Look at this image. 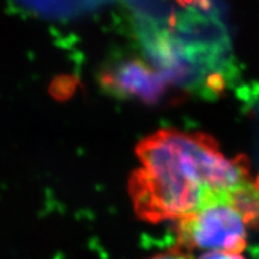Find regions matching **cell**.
Listing matches in <instances>:
<instances>
[{"label": "cell", "mask_w": 259, "mask_h": 259, "mask_svg": "<svg viewBox=\"0 0 259 259\" xmlns=\"http://www.w3.org/2000/svg\"><path fill=\"white\" fill-rule=\"evenodd\" d=\"M136 155L139 166L128 190L145 221H179L223 200L259 206V185L246 164L226 156L208 136L160 130L137 145Z\"/></svg>", "instance_id": "1"}, {"label": "cell", "mask_w": 259, "mask_h": 259, "mask_svg": "<svg viewBox=\"0 0 259 259\" xmlns=\"http://www.w3.org/2000/svg\"><path fill=\"white\" fill-rule=\"evenodd\" d=\"M210 10L211 6H187L169 19L168 27H147L142 41L151 65L176 88L218 96L227 85L233 65L228 32Z\"/></svg>", "instance_id": "2"}, {"label": "cell", "mask_w": 259, "mask_h": 259, "mask_svg": "<svg viewBox=\"0 0 259 259\" xmlns=\"http://www.w3.org/2000/svg\"><path fill=\"white\" fill-rule=\"evenodd\" d=\"M257 219L245 204L223 200L204 206L178 221V239L181 245L206 252H241L250 227Z\"/></svg>", "instance_id": "3"}, {"label": "cell", "mask_w": 259, "mask_h": 259, "mask_svg": "<svg viewBox=\"0 0 259 259\" xmlns=\"http://www.w3.org/2000/svg\"><path fill=\"white\" fill-rule=\"evenodd\" d=\"M100 84L108 94L121 99L155 105L176 88L168 77L144 60L125 59L111 65L100 74Z\"/></svg>", "instance_id": "4"}, {"label": "cell", "mask_w": 259, "mask_h": 259, "mask_svg": "<svg viewBox=\"0 0 259 259\" xmlns=\"http://www.w3.org/2000/svg\"><path fill=\"white\" fill-rule=\"evenodd\" d=\"M198 259H245L240 252H225V251H211L203 253Z\"/></svg>", "instance_id": "5"}, {"label": "cell", "mask_w": 259, "mask_h": 259, "mask_svg": "<svg viewBox=\"0 0 259 259\" xmlns=\"http://www.w3.org/2000/svg\"><path fill=\"white\" fill-rule=\"evenodd\" d=\"M151 259H190V258H187L186 255H184L183 253H179V252H169V253L156 255V257Z\"/></svg>", "instance_id": "6"}]
</instances>
